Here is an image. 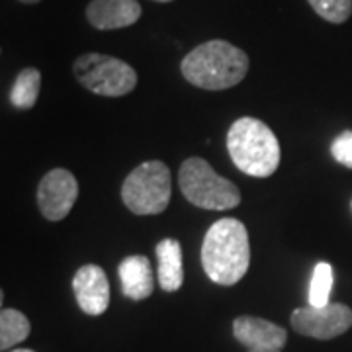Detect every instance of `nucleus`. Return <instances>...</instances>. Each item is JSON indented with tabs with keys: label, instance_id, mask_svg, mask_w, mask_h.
I'll list each match as a JSON object with an SVG mask.
<instances>
[{
	"label": "nucleus",
	"instance_id": "19",
	"mask_svg": "<svg viewBox=\"0 0 352 352\" xmlns=\"http://www.w3.org/2000/svg\"><path fill=\"white\" fill-rule=\"evenodd\" d=\"M18 2H22V4H39L41 0H18Z\"/></svg>",
	"mask_w": 352,
	"mask_h": 352
},
{
	"label": "nucleus",
	"instance_id": "18",
	"mask_svg": "<svg viewBox=\"0 0 352 352\" xmlns=\"http://www.w3.org/2000/svg\"><path fill=\"white\" fill-rule=\"evenodd\" d=\"M331 155L333 159L346 168H352V131L346 129L339 133L331 143Z\"/></svg>",
	"mask_w": 352,
	"mask_h": 352
},
{
	"label": "nucleus",
	"instance_id": "8",
	"mask_svg": "<svg viewBox=\"0 0 352 352\" xmlns=\"http://www.w3.org/2000/svg\"><path fill=\"white\" fill-rule=\"evenodd\" d=\"M78 198V182L67 168H53L39 180L38 208L47 221H61Z\"/></svg>",
	"mask_w": 352,
	"mask_h": 352
},
{
	"label": "nucleus",
	"instance_id": "5",
	"mask_svg": "<svg viewBox=\"0 0 352 352\" xmlns=\"http://www.w3.org/2000/svg\"><path fill=\"white\" fill-rule=\"evenodd\" d=\"M170 170L163 161H145L126 176L122 200L135 215L163 214L170 204Z\"/></svg>",
	"mask_w": 352,
	"mask_h": 352
},
{
	"label": "nucleus",
	"instance_id": "4",
	"mask_svg": "<svg viewBox=\"0 0 352 352\" xmlns=\"http://www.w3.org/2000/svg\"><path fill=\"white\" fill-rule=\"evenodd\" d=\"M180 192L186 200L212 212H227L241 204V192L235 182L219 176L201 157H190L178 170Z\"/></svg>",
	"mask_w": 352,
	"mask_h": 352
},
{
	"label": "nucleus",
	"instance_id": "2",
	"mask_svg": "<svg viewBox=\"0 0 352 352\" xmlns=\"http://www.w3.org/2000/svg\"><path fill=\"white\" fill-rule=\"evenodd\" d=\"M249 55L226 39H210L196 45L180 63V73L190 85L219 92L237 87L249 73Z\"/></svg>",
	"mask_w": 352,
	"mask_h": 352
},
{
	"label": "nucleus",
	"instance_id": "21",
	"mask_svg": "<svg viewBox=\"0 0 352 352\" xmlns=\"http://www.w3.org/2000/svg\"><path fill=\"white\" fill-rule=\"evenodd\" d=\"M249 352H280V351H258V349H251Z\"/></svg>",
	"mask_w": 352,
	"mask_h": 352
},
{
	"label": "nucleus",
	"instance_id": "12",
	"mask_svg": "<svg viewBox=\"0 0 352 352\" xmlns=\"http://www.w3.org/2000/svg\"><path fill=\"white\" fill-rule=\"evenodd\" d=\"M118 276H120V282H122L124 296L133 300V302L147 300L153 294V289H155L151 263L143 254L126 256L122 263L118 264Z\"/></svg>",
	"mask_w": 352,
	"mask_h": 352
},
{
	"label": "nucleus",
	"instance_id": "20",
	"mask_svg": "<svg viewBox=\"0 0 352 352\" xmlns=\"http://www.w3.org/2000/svg\"><path fill=\"white\" fill-rule=\"evenodd\" d=\"M10 352H36V351H32V349H16V351H10Z\"/></svg>",
	"mask_w": 352,
	"mask_h": 352
},
{
	"label": "nucleus",
	"instance_id": "3",
	"mask_svg": "<svg viewBox=\"0 0 352 352\" xmlns=\"http://www.w3.org/2000/svg\"><path fill=\"white\" fill-rule=\"evenodd\" d=\"M227 151L245 175L268 178L280 166V143L274 131L256 118H239L227 131Z\"/></svg>",
	"mask_w": 352,
	"mask_h": 352
},
{
	"label": "nucleus",
	"instance_id": "6",
	"mask_svg": "<svg viewBox=\"0 0 352 352\" xmlns=\"http://www.w3.org/2000/svg\"><path fill=\"white\" fill-rule=\"evenodd\" d=\"M73 75L76 82L88 92L108 98L126 96L138 87L135 69L126 61L104 53H85L76 57Z\"/></svg>",
	"mask_w": 352,
	"mask_h": 352
},
{
	"label": "nucleus",
	"instance_id": "14",
	"mask_svg": "<svg viewBox=\"0 0 352 352\" xmlns=\"http://www.w3.org/2000/svg\"><path fill=\"white\" fill-rule=\"evenodd\" d=\"M39 88H41V73L36 67H25L22 69L16 80H14L12 90H10V102L18 110H32L39 98Z\"/></svg>",
	"mask_w": 352,
	"mask_h": 352
},
{
	"label": "nucleus",
	"instance_id": "17",
	"mask_svg": "<svg viewBox=\"0 0 352 352\" xmlns=\"http://www.w3.org/2000/svg\"><path fill=\"white\" fill-rule=\"evenodd\" d=\"M317 16L331 24H344L352 14V0H307Z\"/></svg>",
	"mask_w": 352,
	"mask_h": 352
},
{
	"label": "nucleus",
	"instance_id": "7",
	"mask_svg": "<svg viewBox=\"0 0 352 352\" xmlns=\"http://www.w3.org/2000/svg\"><path fill=\"white\" fill-rule=\"evenodd\" d=\"M292 327L303 337L331 340L344 335L352 327V309L344 303H331L323 307L305 305L292 314Z\"/></svg>",
	"mask_w": 352,
	"mask_h": 352
},
{
	"label": "nucleus",
	"instance_id": "16",
	"mask_svg": "<svg viewBox=\"0 0 352 352\" xmlns=\"http://www.w3.org/2000/svg\"><path fill=\"white\" fill-rule=\"evenodd\" d=\"M333 289V266L325 261L315 264L311 284H309V296L307 303L314 307H323L329 303V296Z\"/></svg>",
	"mask_w": 352,
	"mask_h": 352
},
{
	"label": "nucleus",
	"instance_id": "15",
	"mask_svg": "<svg viewBox=\"0 0 352 352\" xmlns=\"http://www.w3.org/2000/svg\"><path fill=\"white\" fill-rule=\"evenodd\" d=\"M30 321L22 311L18 309H2L0 314V349L8 351L14 344L22 342L30 335Z\"/></svg>",
	"mask_w": 352,
	"mask_h": 352
},
{
	"label": "nucleus",
	"instance_id": "10",
	"mask_svg": "<svg viewBox=\"0 0 352 352\" xmlns=\"http://www.w3.org/2000/svg\"><path fill=\"white\" fill-rule=\"evenodd\" d=\"M233 337L249 351H282L288 340V331L263 317L241 315L233 321Z\"/></svg>",
	"mask_w": 352,
	"mask_h": 352
},
{
	"label": "nucleus",
	"instance_id": "13",
	"mask_svg": "<svg viewBox=\"0 0 352 352\" xmlns=\"http://www.w3.org/2000/svg\"><path fill=\"white\" fill-rule=\"evenodd\" d=\"M159 263V284L164 292H178L184 284V266H182V247L173 237L159 241L155 247Z\"/></svg>",
	"mask_w": 352,
	"mask_h": 352
},
{
	"label": "nucleus",
	"instance_id": "9",
	"mask_svg": "<svg viewBox=\"0 0 352 352\" xmlns=\"http://www.w3.org/2000/svg\"><path fill=\"white\" fill-rule=\"evenodd\" d=\"M78 307L87 315H102L110 305V282L98 264H85L73 276Z\"/></svg>",
	"mask_w": 352,
	"mask_h": 352
},
{
	"label": "nucleus",
	"instance_id": "1",
	"mask_svg": "<svg viewBox=\"0 0 352 352\" xmlns=\"http://www.w3.org/2000/svg\"><path fill=\"white\" fill-rule=\"evenodd\" d=\"M251 264L249 233L243 221L223 217L212 223L201 243V266L219 286H233L247 274Z\"/></svg>",
	"mask_w": 352,
	"mask_h": 352
},
{
	"label": "nucleus",
	"instance_id": "22",
	"mask_svg": "<svg viewBox=\"0 0 352 352\" xmlns=\"http://www.w3.org/2000/svg\"><path fill=\"white\" fill-rule=\"evenodd\" d=\"M155 2H173V0H155Z\"/></svg>",
	"mask_w": 352,
	"mask_h": 352
},
{
	"label": "nucleus",
	"instance_id": "11",
	"mask_svg": "<svg viewBox=\"0 0 352 352\" xmlns=\"http://www.w3.org/2000/svg\"><path fill=\"white\" fill-rule=\"evenodd\" d=\"M141 4L138 0H90L87 6V20L94 30L110 32L124 30L141 18Z\"/></svg>",
	"mask_w": 352,
	"mask_h": 352
}]
</instances>
